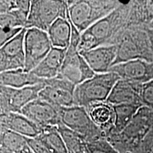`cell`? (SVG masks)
I'll return each instance as SVG.
<instances>
[{
    "mask_svg": "<svg viewBox=\"0 0 153 153\" xmlns=\"http://www.w3.org/2000/svg\"><path fill=\"white\" fill-rule=\"evenodd\" d=\"M45 85V81L37 85L26 87L20 89H12L9 104L12 112L20 113L24 107L30 101L38 98V94Z\"/></svg>",
    "mask_w": 153,
    "mask_h": 153,
    "instance_id": "cell-21",
    "label": "cell"
},
{
    "mask_svg": "<svg viewBox=\"0 0 153 153\" xmlns=\"http://www.w3.org/2000/svg\"><path fill=\"white\" fill-rule=\"evenodd\" d=\"M140 98L143 106L153 110V79L141 85Z\"/></svg>",
    "mask_w": 153,
    "mask_h": 153,
    "instance_id": "cell-26",
    "label": "cell"
},
{
    "mask_svg": "<svg viewBox=\"0 0 153 153\" xmlns=\"http://www.w3.org/2000/svg\"><path fill=\"white\" fill-rule=\"evenodd\" d=\"M75 87L58 75L53 79L45 80V85L38 94V99L55 107L72 106Z\"/></svg>",
    "mask_w": 153,
    "mask_h": 153,
    "instance_id": "cell-9",
    "label": "cell"
},
{
    "mask_svg": "<svg viewBox=\"0 0 153 153\" xmlns=\"http://www.w3.org/2000/svg\"><path fill=\"white\" fill-rule=\"evenodd\" d=\"M119 79V76L111 72L96 74L93 77L76 86L74 106L86 108L95 103L106 101Z\"/></svg>",
    "mask_w": 153,
    "mask_h": 153,
    "instance_id": "cell-4",
    "label": "cell"
},
{
    "mask_svg": "<svg viewBox=\"0 0 153 153\" xmlns=\"http://www.w3.org/2000/svg\"><path fill=\"white\" fill-rule=\"evenodd\" d=\"M37 137L50 153H68L65 143L57 127L45 128Z\"/></svg>",
    "mask_w": 153,
    "mask_h": 153,
    "instance_id": "cell-22",
    "label": "cell"
},
{
    "mask_svg": "<svg viewBox=\"0 0 153 153\" xmlns=\"http://www.w3.org/2000/svg\"><path fill=\"white\" fill-rule=\"evenodd\" d=\"M79 43L70 42L59 76L75 86L90 79L96 73L78 51Z\"/></svg>",
    "mask_w": 153,
    "mask_h": 153,
    "instance_id": "cell-8",
    "label": "cell"
},
{
    "mask_svg": "<svg viewBox=\"0 0 153 153\" xmlns=\"http://www.w3.org/2000/svg\"><path fill=\"white\" fill-rule=\"evenodd\" d=\"M79 53L96 74L106 73L114 66L117 55V46L102 45Z\"/></svg>",
    "mask_w": 153,
    "mask_h": 153,
    "instance_id": "cell-13",
    "label": "cell"
},
{
    "mask_svg": "<svg viewBox=\"0 0 153 153\" xmlns=\"http://www.w3.org/2000/svg\"><path fill=\"white\" fill-rule=\"evenodd\" d=\"M23 28H5L0 26V48L2 47L11 38L19 33Z\"/></svg>",
    "mask_w": 153,
    "mask_h": 153,
    "instance_id": "cell-27",
    "label": "cell"
},
{
    "mask_svg": "<svg viewBox=\"0 0 153 153\" xmlns=\"http://www.w3.org/2000/svg\"><path fill=\"white\" fill-rule=\"evenodd\" d=\"M45 81L38 78L31 72L24 69L10 70L0 73V85L7 88L20 89L26 87L37 85Z\"/></svg>",
    "mask_w": 153,
    "mask_h": 153,
    "instance_id": "cell-17",
    "label": "cell"
},
{
    "mask_svg": "<svg viewBox=\"0 0 153 153\" xmlns=\"http://www.w3.org/2000/svg\"><path fill=\"white\" fill-rule=\"evenodd\" d=\"M26 28L0 48V73L10 70L24 69V36Z\"/></svg>",
    "mask_w": 153,
    "mask_h": 153,
    "instance_id": "cell-11",
    "label": "cell"
},
{
    "mask_svg": "<svg viewBox=\"0 0 153 153\" xmlns=\"http://www.w3.org/2000/svg\"><path fill=\"white\" fill-rule=\"evenodd\" d=\"M20 114L43 131L49 127H58L62 124L57 107L38 98L26 104L21 110Z\"/></svg>",
    "mask_w": 153,
    "mask_h": 153,
    "instance_id": "cell-10",
    "label": "cell"
},
{
    "mask_svg": "<svg viewBox=\"0 0 153 153\" xmlns=\"http://www.w3.org/2000/svg\"><path fill=\"white\" fill-rule=\"evenodd\" d=\"M57 108L60 114L61 123L81 135L87 143L103 137L104 132L93 123L85 107L72 106Z\"/></svg>",
    "mask_w": 153,
    "mask_h": 153,
    "instance_id": "cell-6",
    "label": "cell"
},
{
    "mask_svg": "<svg viewBox=\"0 0 153 153\" xmlns=\"http://www.w3.org/2000/svg\"><path fill=\"white\" fill-rule=\"evenodd\" d=\"M52 48L47 32L37 28L26 29L24 36L25 71L31 72L34 70Z\"/></svg>",
    "mask_w": 153,
    "mask_h": 153,
    "instance_id": "cell-7",
    "label": "cell"
},
{
    "mask_svg": "<svg viewBox=\"0 0 153 153\" xmlns=\"http://www.w3.org/2000/svg\"><path fill=\"white\" fill-rule=\"evenodd\" d=\"M120 3L111 0L68 1V17L79 33H82L112 12Z\"/></svg>",
    "mask_w": 153,
    "mask_h": 153,
    "instance_id": "cell-3",
    "label": "cell"
},
{
    "mask_svg": "<svg viewBox=\"0 0 153 153\" xmlns=\"http://www.w3.org/2000/svg\"><path fill=\"white\" fill-rule=\"evenodd\" d=\"M147 27H148V28H150V29H152V30H153V21H152V22H151V23H150V24H149V25H148V26H147Z\"/></svg>",
    "mask_w": 153,
    "mask_h": 153,
    "instance_id": "cell-30",
    "label": "cell"
},
{
    "mask_svg": "<svg viewBox=\"0 0 153 153\" xmlns=\"http://www.w3.org/2000/svg\"><path fill=\"white\" fill-rule=\"evenodd\" d=\"M109 72L122 79L143 85L153 79V62L140 59L127 61L114 65Z\"/></svg>",
    "mask_w": 153,
    "mask_h": 153,
    "instance_id": "cell-12",
    "label": "cell"
},
{
    "mask_svg": "<svg viewBox=\"0 0 153 153\" xmlns=\"http://www.w3.org/2000/svg\"><path fill=\"white\" fill-rule=\"evenodd\" d=\"M68 11V1H30V11L25 28H37L47 32L57 19L67 18Z\"/></svg>",
    "mask_w": 153,
    "mask_h": 153,
    "instance_id": "cell-5",
    "label": "cell"
},
{
    "mask_svg": "<svg viewBox=\"0 0 153 153\" xmlns=\"http://www.w3.org/2000/svg\"><path fill=\"white\" fill-rule=\"evenodd\" d=\"M7 129L27 138L38 137L43 132L41 128L20 113L11 112L5 118Z\"/></svg>",
    "mask_w": 153,
    "mask_h": 153,
    "instance_id": "cell-18",
    "label": "cell"
},
{
    "mask_svg": "<svg viewBox=\"0 0 153 153\" xmlns=\"http://www.w3.org/2000/svg\"><path fill=\"white\" fill-rule=\"evenodd\" d=\"M93 123L101 131L106 133L114 129L116 115L114 107L107 101L95 103L86 107Z\"/></svg>",
    "mask_w": 153,
    "mask_h": 153,
    "instance_id": "cell-16",
    "label": "cell"
},
{
    "mask_svg": "<svg viewBox=\"0 0 153 153\" xmlns=\"http://www.w3.org/2000/svg\"><path fill=\"white\" fill-rule=\"evenodd\" d=\"M67 49L52 48L45 58L31 71L36 76L41 79H51L60 74Z\"/></svg>",
    "mask_w": 153,
    "mask_h": 153,
    "instance_id": "cell-15",
    "label": "cell"
},
{
    "mask_svg": "<svg viewBox=\"0 0 153 153\" xmlns=\"http://www.w3.org/2000/svg\"><path fill=\"white\" fill-rule=\"evenodd\" d=\"M117 55L114 65L134 60L153 62V52L145 27L126 28L115 40Z\"/></svg>",
    "mask_w": 153,
    "mask_h": 153,
    "instance_id": "cell-2",
    "label": "cell"
},
{
    "mask_svg": "<svg viewBox=\"0 0 153 153\" xmlns=\"http://www.w3.org/2000/svg\"><path fill=\"white\" fill-rule=\"evenodd\" d=\"M145 30H146L147 33H148L149 40H150L151 48H152V51L153 52V30L150 29V28H149L148 27H145Z\"/></svg>",
    "mask_w": 153,
    "mask_h": 153,
    "instance_id": "cell-29",
    "label": "cell"
},
{
    "mask_svg": "<svg viewBox=\"0 0 153 153\" xmlns=\"http://www.w3.org/2000/svg\"><path fill=\"white\" fill-rule=\"evenodd\" d=\"M141 85L120 79L114 85L106 101L113 106L126 104L143 107L140 98Z\"/></svg>",
    "mask_w": 153,
    "mask_h": 153,
    "instance_id": "cell-14",
    "label": "cell"
},
{
    "mask_svg": "<svg viewBox=\"0 0 153 153\" xmlns=\"http://www.w3.org/2000/svg\"><path fill=\"white\" fill-rule=\"evenodd\" d=\"M131 1L120 4L112 12L96 22L81 33L79 53L90 51L102 45H114L120 33L129 28Z\"/></svg>",
    "mask_w": 153,
    "mask_h": 153,
    "instance_id": "cell-1",
    "label": "cell"
},
{
    "mask_svg": "<svg viewBox=\"0 0 153 153\" xmlns=\"http://www.w3.org/2000/svg\"><path fill=\"white\" fill-rule=\"evenodd\" d=\"M28 146L33 153H50L37 137L33 138H28Z\"/></svg>",
    "mask_w": 153,
    "mask_h": 153,
    "instance_id": "cell-28",
    "label": "cell"
},
{
    "mask_svg": "<svg viewBox=\"0 0 153 153\" xmlns=\"http://www.w3.org/2000/svg\"><path fill=\"white\" fill-rule=\"evenodd\" d=\"M153 21V0L131 1L129 28L147 27Z\"/></svg>",
    "mask_w": 153,
    "mask_h": 153,
    "instance_id": "cell-20",
    "label": "cell"
},
{
    "mask_svg": "<svg viewBox=\"0 0 153 153\" xmlns=\"http://www.w3.org/2000/svg\"><path fill=\"white\" fill-rule=\"evenodd\" d=\"M114 107L116 119L112 131L116 133H121L133 120L137 111L141 108L140 106L126 104L118 105L114 106Z\"/></svg>",
    "mask_w": 153,
    "mask_h": 153,
    "instance_id": "cell-24",
    "label": "cell"
},
{
    "mask_svg": "<svg viewBox=\"0 0 153 153\" xmlns=\"http://www.w3.org/2000/svg\"><path fill=\"white\" fill-rule=\"evenodd\" d=\"M87 144L89 153H120L111 143L103 137Z\"/></svg>",
    "mask_w": 153,
    "mask_h": 153,
    "instance_id": "cell-25",
    "label": "cell"
},
{
    "mask_svg": "<svg viewBox=\"0 0 153 153\" xmlns=\"http://www.w3.org/2000/svg\"><path fill=\"white\" fill-rule=\"evenodd\" d=\"M47 33L53 48L68 49L72 35L71 22L68 15L66 19H57L51 25Z\"/></svg>",
    "mask_w": 153,
    "mask_h": 153,
    "instance_id": "cell-19",
    "label": "cell"
},
{
    "mask_svg": "<svg viewBox=\"0 0 153 153\" xmlns=\"http://www.w3.org/2000/svg\"><path fill=\"white\" fill-rule=\"evenodd\" d=\"M27 137L9 131H4L1 140L0 148L10 153H25L30 150Z\"/></svg>",
    "mask_w": 153,
    "mask_h": 153,
    "instance_id": "cell-23",
    "label": "cell"
}]
</instances>
